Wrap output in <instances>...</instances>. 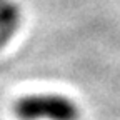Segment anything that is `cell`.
<instances>
[{"label":"cell","instance_id":"1","mask_svg":"<svg viewBox=\"0 0 120 120\" xmlns=\"http://www.w3.org/2000/svg\"><path fill=\"white\" fill-rule=\"evenodd\" d=\"M19 120H79L80 110L72 98L60 94H32L12 105Z\"/></svg>","mask_w":120,"mask_h":120}]
</instances>
